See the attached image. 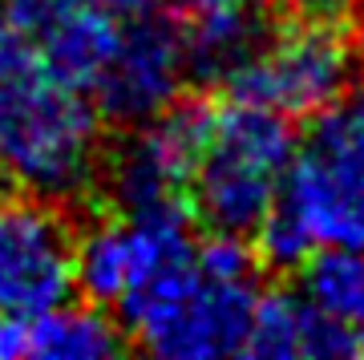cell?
<instances>
[{"label":"cell","mask_w":364,"mask_h":360,"mask_svg":"<svg viewBox=\"0 0 364 360\" xmlns=\"http://www.w3.org/2000/svg\"><path fill=\"white\" fill-rule=\"evenodd\" d=\"M356 4V25H360V33H364V0H352Z\"/></svg>","instance_id":"21"},{"label":"cell","mask_w":364,"mask_h":360,"mask_svg":"<svg viewBox=\"0 0 364 360\" xmlns=\"http://www.w3.org/2000/svg\"><path fill=\"white\" fill-rule=\"evenodd\" d=\"M304 316H308V300L299 292H259L243 352L259 360L304 356Z\"/></svg>","instance_id":"14"},{"label":"cell","mask_w":364,"mask_h":360,"mask_svg":"<svg viewBox=\"0 0 364 360\" xmlns=\"http://www.w3.org/2000/svg\"><path fill=\"white\" fill-rule=\"evenodd\" d=\"M117 37H122V16L90 0L81 13H73L65 25H57L49 37L33 45V61H41L49 73L90 93L114 57Z\"/></svg>","instance_id":"10"},{"label":"cell","mask_w":364,"mask_h":360,"mask_svg":"<svg viewBox=\"0 0 364 360\" xmlns=\"http://www.w3.org/2000/svg\"><path fill=\"white\" fill-rule=\"evenodd\" d=\"M207 102H174L166 114L150 117L114 150L105 166V191L117 215L191 211V174L207 134Z\"/></svg>","instance_id":"6"},{"label":"cell","mask_w":364,"mask_h":360,"mask_svg":"<svg viewBox=\"0 0 364 360\" xmlns=\"http://www.w3.org/2000/svg\"><path fill=\"white\" fill-rule=\"evenodd\" d=\"M186 78L191 69L178 16L142 9L134 16H122L117 49L90 93L97 97L93 105L102 110V117L122 126H142L178 102Z\"/></svg>","instance_id":"8"},{"label":"cell","mask_w":364,"mask_h":360,"mask_svg":"<svg viewBox=\"0 0 364 360\" xmlns=\"http://www.w3.org/2000/svg\"><path fill=\"white\" fill-rule=\"evenodd\" d=\"M182 41H186V69L195 81H223L267 41L263 16L251 4L223 9V13L182 21Z\"/></svg>","instance_id":"12"},{"label":"cell","mask_w":364,"mask_h":360,"mask_svg":"<svg viewBox=\"0 0 364 360\" xmlns=\"http://www.w3.org/2000/svg\"><path fill=\"white\" fill-rule=\"evenodd\" d=\"M97 117L85 90L28 57L0 81V166L41 198H77L97 170Z\"/></svg>","instance_id":"3"},{"label":"cell","mask_w":364,"mask_h":360,"mask_svg":"<svg viewBox=\"0 0 364 360\" xmlns=\"http://www.w3.org/2000/svg\"><path fill=\"white\" fill-rule=\"evenodd\" d=\"M336 110H340V117L348 122L352 134H356V138L364 142V69L348 81V90H344V97H340Z\"/></svg>","instance_id":"18"},{"label":"cell","mask_w":364,"mask_h":360,"mask_svg":"<svg viewBox=\"0 0 364 360\" xmlns=\"http://www.w3.org/2000/svg\"><path fill=\"white\" fill-rule=\"evenodd\" d=\"M28 356V316L0 312V360Z\"/></svg>","instance_id":"17"},{"label":"cell","mask_w":364,"mask_h":360,"mask_svg":"<svg viewBox=\"0 0 364 360\" xmlns=\"http://www.w3.org/2000/svg\"><path fill=\"white\" fill-rule=\"evenodd\" d=\"M162 4L178 21H198V16L223 13V9H239V4H251V0H162Z\"/></svg>","instance_id":"19"},{"label":"cell","mask_w":364,"mask_h":360,"mask_svg":"<svg viewBox=\"0 0 364 360\" xmlns=\"http://www.w3.org/2000/svg\"><path fill=\"white\" fill-rule=\"evenodd\" d=\"M259 283L243 235L210 231L186 259L117 304L126 340L166 360H215L247 348Z\"/></svg>","instance_id":"1"},{"label":"cell","mask_w":364,"mask_h":360,"mask_svg":"<svg viewBox=\"0 0 364 360\" xmlns=\"http://www.w3.org/2000/svg\"><path fill=\"white\" fill-rule=\"evenodd\" d=\"M255 235L263 263L284 271L320 247L364 251V142L340 110L316 114Z\"/></svg>","instance_id":"2"},{"label":"cell","mask_w":364,"mask_h":360,"mask_svg":"<svg viewBox=\"0 0 364 360\" xmlns=\"http://www.w3.org/2000/svg\"><path fill=\"white\" fill-rule=\"evenodd\" d=\"M352 81V49L332 21L304 16L251 53L227 78L231 97L272 105L287 117H316L344 97Z\"/></svg>","instance_id":"5"},{"label":"cell","mask_w":364,"mask_h":360,"mask_svg":"<svg viewBox=\"0 0 364 360\" xmlns=\"http://www.w3.org/2000/svg\"><path fill=\"white\" fill-rule=\"evenodd\" d=\"M90 0H0L4 16L13 21V28L25 37L28 53L41 37H49L57 25H65L73 13H81Z\"/></svg>","instance_id":"15"},{"label":"cell","mask_w":364,"mask_h":360,"mask_svg":"<svg viewBox=\"0 0 364 360\" xmlns=\"http://www.w3.org/2000/svg\"><path fill=\"white\" fill-rule=\"evenodd\" d=\"M97 4H105L117 16H134V13H142V9H150V0H97Z\"/></svg>","instance_id":"20"},{"label":"cell","mask_w":364,"mask_h":360,"mask_svg":"<svg viewBox=\"0 0 364 360\" xmlns=\"http://www.w3.org/2000/svg\"><path fill=\"white\" fill-rule=\"evenodd\" d=\"M126 352V332L102 304H57L28 316V356L37 360H105Z\"/></svg>","instance_id":"11"},{"label":"cell","mask_w":364,"mask_h":360,"mask_svg":"<svg viewBox=\"0 0 364 360\" xmlns=\"http://www.w3.org/2000/svg\"><path fill=\"white\" fill-rule=\"evenodd\" d=\"M28 57H33V53H28L25 37L16 33L13 21L4 16V9H0V81L9 78V73H16V69H21Z\"/></svg>","instance_id":"16"},{"label":"cell","mask_w":364,"mask_h":360,"mask_svg":"<svg viewBox=\"0 0 364 360\" xmlns=\"http://www.w3.org/2000/svg\"><path fill=\"white\" fill-rule=\"evenodd\" d=\"M4 191H9V170L0 166V198H4Z\"/></svg>","instance_id":"22"},{"label":"cell","mask_w":364,"mask_h":360,"mask_svg":"<svg viewBox=\"0 0 364 360\" xmlns=\"http://www.w3.org/2000/svg\"><path fill=\"white\" fill-rule=\"evenodd\" d=\"M77 287V239L53 198H0V312L37 316Z\"/></svg>","instance_id":"7"},{"label":"cell","mask_w":364,"mask_h":360,"mask_svg":"<svg viewBox=\"0 0 364 360\" xmlns=\"http://www.w3.org/2000/svg\"><path fill=\"white\" fill-rule=\"evenodd\" d=\"M299 150L291 117L259 102L210 105L191 174V206L210 231L251 235L267 219L279 182Z\"/></svg>","instance_id":"4"},{"label":"cell","mask_w":364,"mask_h":360,"mask_svg":"<svg viewBox=\"0 0 364 360\" xmlns=\"http://www.w3.org/2000/svg\"><path fill=\"white\" fill-rule=\"evenodd\" d=\"M191 251V211L117 215L109 223H97L77 243V287L93 304L117 308L142 283Z\"/></svg>","instance_id":"9"},{"label":"cell","mask_w":364,"mask_h":360,"mask_svg":"<svg viewBox=\"0 0 364 360\" xmlns=\"http://www.w3.org/2000/svg\"><path fill=\"white\" fill-rule=\"evenodd\" d=\"M299 292L352 328L364 352V251L320 247L299 263Z\"/></svg>","instance_id":"13"}]
</instances>
